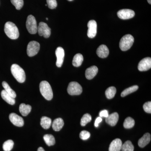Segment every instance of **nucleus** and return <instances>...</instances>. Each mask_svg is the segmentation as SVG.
Listing matches in <instances>:
<instances>
[{
    "label": "nucleus",
    "mask_w": 151,
    "mask_h": 151,
    "mask_svg": "<svg viewBox=\"0 0 151 151\" xmlns=\"http://www.w3.org/2000/svg\"><path fill=\"white\" fill-rule=\"evenodd\" d=\"M4 32L9 38L16 40L18 38L19 32L18 29L14 24L12 22H7L5 24Z\"/></svg>",
    "instance_id": "1"
},
{
    "label": "nucleus",
    "mask_w": 151,
    "mask_h": 151,
    "mask_svg": "<svg viewBox=\"0 0 151 151\" xmlns=\"http://www.w3.org/2000/svg\"><path fill=\"white\" fill-rule=\"evenodd\" d=\"M11 72L17 81L23 83L25 81L26 75L24 70L19 65L14 64L11 66Z\"/></svg>",
    "instance_id": "2"
},
{
    "label": "nucleus",
    "mask_w": 151,
    "mask_h": 151,
    "mask_svg": "<svg viewBox=\"0 0 151 151\" xmlns=\"http://www.w3.org/2000/svg\"><path fill=\"white\" fill-rule=\"evenodd\" d=\"M41 94L46 100H50L53 97V92L50 84L47 81H43L40 84Z\"/></svg>",
    "instance_id": "3"
},
{
    "label": "nucleus",
    "mask_w": 151,
    "mask_h": 151,
    "mask_svg": "<svg viewBox=\"0 0 151 151\" xmlns=\"http://www.w3.org/2000/svg\"><path fill=\"white\" fill-rule=\"evenodd\" d=\"M134 42V37L131 35H126L121 39L119 47L122 51H127L132 47Z\"/></svg>",
    "instance_id": "4"
},
{
    "label": "nucleus",
    "mask_w": 151,
    "mask_h": 151,
    "mask_svg": "<svg viewBox=\"0 0 151 151\" xmlns=\"http://www.w3.org/2000/svg\"><path fill=\"white\" fill-rule=\"evenodd\" d=\"M37 25L35 17L32 15L28 16L26 21V27L31 34H35L37 32Z\"/></svg>",
    "instance_id": "5"
},
{
    "label": "nucleus",
    "mask_w": 151,
    "mask_h": 151,
    "mask_svg": "<svg viewBox=\"0 0 151 151\" xmlns=\"http://www.w3.org/2000/svg\"><path fill=\"white\" fill-rule=\"evenodd\" d=\"M67 92L70 95H80L82 92V88L78 82L72 81L68 84Z\"/></svg>",
    "instance_id": "6"
},
{
    "label": "nucleus",
    "mask_w": 151,
    "mask_h": 151,
    "mask_svg": "<svg viewBox=\"0 0 151 151\" xmlns=\"http://www.w3.org/2000/svg\"><path fill=\"white\" fill-rule=\"evenodd\" d=\"M37 32L39 35L43 36L45 38L49 37L51 34V29L47 24L40 22L37 27Z\"/></svg>",
    "instance_id": "7"
},
{
    "label": "nucleus",
    "mask_w": 151,
    "mask_h": 151,
    "mask_svg": "<svg viewBox=\"0 0 151 151\" xmlns=\"http://www.w3.org/2000/svg\"><path fill=\"white\" fill-rule=\"evenodd\" d=\"M40 49V45L35 41L30 42L27 45V54L29 57L35 56L37 54Z\"/></svg>",
    "instance_id": "8"
},
{
    "label": "nucleus",
    "mask_w": 151,
    "mask_h": 151,
    "mask_svg": "<svg viewBox=\"0 0 151 151\" xmlns=\"http://www.w3.org/2000/svg\"><path fill=\"white\" fill-rule=\"evenodd\" d=\"M118 17L122 19H128L134 17L135 12L134 11L129 9H124L119 11L117 13Z\"/></svg>",
    "instance_id": "9"
},
{
    "label": "nucleus",
    "mask_w": 151,
    "mask_h": 151,
    "mask_svg": "<svg viewBox=\"0 0 151 151\" xmlns=\"http://www.w3.org/2000/svg\"><path fill=\"white\" fill-rule=\"evenodd\" d=\"M88 27L87 31V35L90 38H93L95 37L97 34V22L94 20H91L88 22L87 24Z\"/></svg>",
    "instance_id": "10"
},
{
    "label": "nucleus",
    "mask_w": 151,
    "mask_h": 151,
    "mask_svg": "<svg viewBox=\"0 0 151 151\" xmlns=\"http://www.w3.org/2000/svg\"><path fill=\"white\" fill-rule=\"evenodd\" d=\"M9 119L13 124L17 127H22L24 125L23 119L16 113H11L9 116Z\"/></svg>",
    "instance_id": "11"
},
{
    "label": "nucleus",
    "mask_w": 151,
    "mask_h": 151,
    "mask_svg": "<svg viewBox=\"0 0 151 151\" xmlns=\"http://www.w3.org/2000/svg\"><path fill=\"white\" fill-rule=\"evenodd\" d=\"M151 68V58L147 57L142 60L139 63L138 68L141 71H147L150 69Z\"/></svg>",
    "instance_id": "12"
},
{
    "label": "nucleus",
    "mask_w": 151,
    "mask_h": 151,
    "mask_svg": "<svg viewBox=\"0 0 151 151\" xmlns=\"http://www.w3.org/2000/svg\"><path fill=\"white\" fill-rule=\"evenodd\" d=\"M55 55L57 57L56 65L58 67H61L64 60L65 52L62 47H59L55 50Z\"/></svg>",
    "instance_id": "13"
},
{
    "label": "nucleus",
    "mask_w": 151,
    "mask_h": 151,
    "mask_svg": "<svg viewBox=\"0 0 151 151\" xmlns=\"http://www.w3.org/2000/svg\"><path fill=\"white\" fill-rule=\"evenodd\" d=\"M119 119V114L116 112V113H112L111 115H109L108 117L106 118L105 121L106 123L110 126L114 127L116 126L117 123H118Z\"/></svg>",
    "instance_id": "14"
},
{
    "label": "nucleus",
    "mask_w": 151,
    "mask_h": 151,
    "mask_svg": "<svg viewBox=\"0 0 151 151\" xmlns=\"http://www.w3.org/2000/svg\"><path fill=\"white\" fill-rule=\"evenodd\" d=\"M122 141L120 139H115L110 144L109 151H120L122 149Z\"/></svg>",
    "instance_id": "15"
},
{
    "label": "nucleus",
    "mask_w": 151,
    "mask_h": 151,
    "mask_svg": "<svg viewBox=\"0 0 151 151\" xmlns=\"http://www.w3.org/2000/svg\"><path fill=\"white\" fill-rule=\"evenodd\" d=\"M98 69L97 66H92L88 68L85 71V76L87 79L91 80L97 75Z\"/></svg>",
    "instance_id": "16"
},
{
    "label": "nucleus",
    "mask_w": 151,
    "mask_h": 151,
    "mask_svg": "<svg viewBox=\"0 0 151 151\" xmlns=\"http://www.w3.org/2000/svg\"><path fill=\"white\" fill-rule=\"evenodd\" d=\"M109 53L108 47L104 45H102L98 47L97 50V54L101 58H105L108 57Z\"/></svg>",
    "instance_id": "17"
},
{
    "label": "nucleus",
    "mask_w": 151,
    "mask_h": 151,
    "mask_svg": "<svg viewBox=\"0 0 151 151\" xmlns=\"http://www.w3.org/2000/svg\"><path fill=\"white\" fill-rule=\"evenodd\" d=\"M151 141V135L149 133H146L138 141V145L141 148L145 147Z\"/></svg>",
    "instance_id": "18"
},
{
    "label": "nucleus",
    "mask_w": 151,
    "mask_h": 151,
    "mask_svg": "<svg viewBox=\"0 0 151 151\" xmlns=\"http://www.w3.org/2000/svg\"><path fill=\"white\" fill-rule=\"evenodd\" d=\"M64 122L61 118H57L55 119L52 122V129L55 131L58 132L62 129L64 126Z\"/></svg>",
    "instance_id": "19"
},
{
    "label": "nucleus",
    "mask_w": 151,
    "mask_h": 151,
    "mask_svg": "<svg viewBox=\"0 0 151 151\" xmlns=\"http://www.w3.org/2000/svg\"><path fill=\"white\" fill-rule=\"evenodd\" d=\"M1 96L3 100L5 101L6 103L10 104L11 105H13L15 103V100L5 90H3L1 92Z\"/></svg>",
    "instance_id": "20"
},
{
    "label": "nucleus",
    "mask_w": 151,
    "mask_h": 151,
    "mask_svg": "<svg viewBox=\"0 0 151 151\" xmlns=\"http://www.w3.org/2000/svg\"><path fill=\"white\" fill-rule=\"evenodd\" d=\"M32 110V107L29 105L22 103L19 106V111L21 114L24 116H27Z\"/></svg>",
    "instance_id": "21"
},
{
    "label": "nucleus",
    "mask_w": 151,
    "mask_h": 151,
    "mask_svg": "<svg viewBox=\"0 0 151 151\" xmlns=\"http://www.w3.org/2000/svg\"><path fill=\"white\" fill-rule=\"evenodd\" d=\"M52 120L50 118L46 116H43L41 119L40 125L43 129H47L51 126Z\"/></svg>",
    "instance_id": "22"
},
{
    "label": "nucleus",
    "mask_w": 151,
    "mask_h": 151,
    "mask_svg": "<svg viewBox=\"0 0 151 151\" xmlns=\"http://www.w3.org/2000/svg\"><path fill=\"white\" fill-rule=\"evenodd\" d=\"M83 55L80 53H77L73 57L72 64L75 67H79L81 65L83 61Z\"/></svg>",
    "instance_id": "23"
},
{
    "label": "nucleus",
    "mask_w": 151,
    "mask_h": 151,
    "mask_svg": "<svg viewBox=\"0 0 151 151\" xmlns=\"http://www.w3.org/2000/svg\"><path fill=\"white\" fill-rule=\"evenodd\" d=\"M116 93V89L114 86L108 87L105 91V95L108 99H111L115 97Z\"/></svg>",
    "instance_id": "24"
},
{
    "label": "nucleus",
    "mask_w": 151,
    "mask_h": 151,
    "mask_svg": "<svg viewBox=\"0 0 151 151\" xmlns=\"http://www.w3.org/2000/svg\"><path fill=\"white\" fill-rule=\"evenodd\" d=\"M43 139L47 146H53L55 144V139L54 137L52 135H45L44 136Z\"/></svg>",
    "instance_id": "25"
},
{
    "label": "nucleus",
    "mask_w": 151,
    "mask_h": 151,
    "mask_svg": "<svg viewBox=\"0 0 151 151\" xmlns=\"http://www.w3.org/2000/svg\"><path fill=\"white\" fill-rule=\"evenodd\" d=\"M2 86L4 88V90L6 92H7L9 94L11 95L12 97L15 98L17 96L16 93L14 91L10 86L9 85V84L6 81H3L2 82Z\"/></svg>",
    "instance_id": "26"
},
{
    "label": "nucleus",
    "mask_w": 151,
    "mask_h": 151,
    "mask_svg": "<svg viewBox=\"0 0 151 151\" xmlns=\"http://www.w3.org/2000/svg\"><path fill=\"white\" fill-rule=\"evenodd\" d=\"M139 89V86L137 85H134L131 86L129 88H127L126 89L123 91L121 94V96L122 97H124L127 95H129V94L131 93H133V92H136V91L138 90Z\"/></svg>",
    "instance_id": "27"
},
{
    "label": "nucleus",
    "mask_w": 151,
    "mask_h": 151,
    "mask_svg": "<svg viewBox=\"0 0 151 151\" xmlns=\"http://www.w3.org/2000/svg\"><path fill=\"white\" fill-rule=\"evenodd\" d=\"M135 125V121L134 119L131 117H127L125 119L124 123V127L126 129H131L134 127Z\"/></svg>",
    "instance_id": "28"
},
{
    "label": "nucleus",
    "mask_w": 151,
    "mask_h": 151,
    "mask_svg": "<svg viewBox=\"0 0 151 151\" xmlns=\"http://www.w3.org/2000/svg\"><path fill=\"white\" fill-rule=\"evenodd\" d=\"M122 151H134V146L130 141H127L122 145Z\"/></svg>",
    "instance_id": "29"
},
{
    "label": "nucleus",
    "mask_w": 151,
    "mask_h": 151,
    "mask_svg": "<svg viewBox=\"0 0 151 151\" xmlns=\"http://www.w3.org/2000/svg\"><path fill=\"white\" fill-rule=\"evenodd\" d=\"M14 145L13 141L12 140H8L3 144V150L4 151H10L13 148Z\"/></svg>",
    "instance_id": "30"
},
{
    "label": "nucleus",
    "mask_w": 151,
    "mask_h": 151,
    "mask_svg": "<svg viewBox=\"0 0 151 151\" xmlns=\"http://www.w3.org/2000/svg\"><path fill=\"white\" fill-rule=\"evenodd\" d=\"M92 120V116L90 114L86 113L82 116L81 120V125L82 127H84Z\"/></svg>",
    "instance_id": "31"
},
{
    "label": "nucleus",
    "mask_w": 151,
    "mask_h": 151,
    "mask_svg": "<svg viewBox=\"0 0 151 151\" xmlns=\"http://www.w3.org/2000/svg\"><path fill=\"white\" fill-rule=\"evenodd\" d=\"M11 2L17 10H20L24 5L23 0H11Z\"/></svg>",
    "instance_id": "32"
},
{
    "label": "nucleus",
    "mask_w": 151,
    "mask_h": 151,
    "mask_svg": "<svg viewBox=\"0 0 151 151\" xmlns=\"http://www.w3.org/2000/svg\"><path fill=\"white\" fill-rule=\"evenodd\" d=\"M79 137L83 140H86L90 137V134L88 131H82L80 132Z\"/></svg>",
    "instance_id": "33"
},
{
    "label": "nucleus",
    "mask_w": 151,
    "mask_h": 151,
    "mask_svg": "<svg viewBox=\"0 0 151 151\" xmlns=\"http://www.w3.org/2000/svg\"><path fill=\"white\" fill-rule=\"evenodd\" d=\"M47 6L49 9H53L56 8L57 6V2L56 0H46Z\"/></svg>",
    "instance_id": "34"
},
{
    "label": "nucleus",
    "mask_w": 151,
    "mask_h": 151,
    "mask_svg": "<svg viewBox=\"0 0 151 151\" xmlns=\"http://www.w3.org/2000/svg\"><path fill=\"white\" fill-rule=\"evenodd\" d=\"M143 109L144 111L146 113H151V102L149 101V102H147L145 103L143 105Z\"/></svg>",
    "instance_id": "35"
},
{
    "label": "nucleus",
    "mask_w": 151,
    "mask_h": 151,
    "mask_svg": "<svg viewBox=\"0 0 151 151\" xmlns=\"http://www.w3.org/2000/svg\"><path fill=\"white\" fill-rule=\"evenodd\" d=\"M99 115H100V117H101V118H102V117H105V118H106L109 116L108 111L105 110L100 111V113H99Z\"/></svg>",
    "instance_id": "36"
},
{
    "label": "nucleus",
    "mask_w": 151,
    "mask_h": 151,
    "mask_svg": "<svg viewBox=\"0 0 151 151\" xmlns=\"http://www.w3.org/2000/svg\"><path fill=\"white\" fill-rule=\"evenodd\" d=\"M102 121V118L100 117H97V119L95 120V123H94V126L96 127H98V126H99V124H100V122H101Z\"/></svg>",
    "instance_id": "37"
},
{
    "label": "nucleus",
    "mask_w": 151,
    "mask_h": 151,
    "mask_svg": "<svg viewBox=\"0 0 151 151\" xmlns=\"http://www.w3.org/2000/svg\"><path fill=\"white\" fill-rule=\"evenodd\" d=\"M37 151H45V150H44L43 148L42 147H40L38 149Z\"/></svg>",
    "instance_id": "38"
},
{
    "label": "nucleus",
    "mask_w": 151,
    "mask_h": 151,
    "mask_svg": "<svg viewBox=\"0 0 151 151\" xmlns=\"http://www.w3.org/2000/svg\"><path fill=\"white\" fill-rule=\"evenodd\" d=\"M149 4H151V0H147Z\"/></svg>",
    "instance_id": "39"
},
{
    "label": "nucleus",
    "mask_w": 151,
    "mask_h": 151,
    "mask_svg": "<svg viewBox=\"0 0 151 151\" xmlns=\"http://www.w3.org/2000/svg\"><path fill=\"white\" fill-rule=\"evenodd\" d=\"M68 1H73V0H68Z\"/></svg>",
    "instance_id": "40"
},
{
    "label": "nucleus",
    "mask_w": 151,
    "mask_h": 151,
    "mask_svg": "<svg viewBox=\"0 0 151 151\" xmlns=\"http://www.w3.org/2000/svg\"><path fill=\"white\" fill-rule=\"evenodd\" d=\"M46 19L47 20H48V19L47 18H46Z\"/></svg>",
    "instance_id": "41"
},
{
    "label": "nucleus",
    "mask_w": 151,
    "mask_h": 151,
    "mask_svg": "<svg viewBox=\"0 0 151 151\" xmlns=\"http://www.w3.org/2000/svg\"><path fill=\"white\" fill-rule=\"evenodd\" d=\"M45 6H47V4H45Z\"/></svg>",
    "instance_id": "42"
}]
</instances>
